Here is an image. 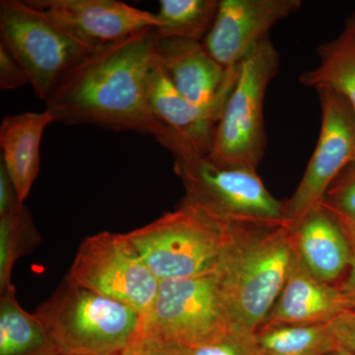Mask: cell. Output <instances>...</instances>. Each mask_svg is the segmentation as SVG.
I'll use <instances>...</instances> for the list:
<instances>
[{
    "label": "cell",
    "mask_w": 355,
    "mask_h": 355,
    "mask_svg": "<svg viewBox=\"0 0 355 355\" xmlns=\"http://www.w3.org/2000/svg\"><path fill=\"white\" fill-rule=\"evenodd\" d=\"M156 41V29L146 30L95 51L60 81L46 111L55 123L149 133L170 150L174 133L156 119L148 99Z\"/></svg>",
    "instance_id": "1"
},
{
    "label": "cell",
    "mask_w": 355,
    "mask_h": 355,
    "mask_svg": "<svg viewBox=\"0 0 355 355\" xmlns=\"http://www.w3.org/2000/svg\"><path fill=\"white\" fill-rule=\"evenodd\" d=\"M294 254L291 226H238L217 273L235 326L258 333L286 284Z\"/></svg>",
    "instance_id": "2"
},
{
    "label": "cell",
    "mask_w": 355,
    "mask_h": 355,
    "mask_svg": "<svg viewBox=\"0 0 355 355\" xmlns=\"http://www.w3.org/2000/svg\"><path fill=\"white\" fill-rule=\"evenodd\" d=\"M238 226L181 202L176 209L125 235L163 282L216 272Z\"/></svg>",
    "instance_id": "3"
},
{
    "label": "cell",
    "mask_w": 355,
    "mask_h": 355,
    "mask_svg": "<svg viewBox=\"0 0 355 355\" xmlns=\"http://www.w3.org/2000/svg\"><path fill=\"white\" fill-rule=\"evenodd\" d=\"M35 314L60 355H120L144 317L65 277Z\"/></svg>",
    "instance_id": "4"
},
{
    "label": "cell",
    "mask_w": 355,
    "mask_h": 355,
    "mask_svg": "<svg viewBox=\"0 0 355 355\" xmlns=\"http://www.w3.org/2000/svg\"><path fill=\"white\" fill-rule=\"evenodd\" d=\"M279 65V51L268 37L259 42L240 62L237 79L207 155L217 165L258 169L268 141L263 120L266 90Z\"/></svg>",
    "instance_id": "5"
},
{
    "label": "cell",
    "mask_w": 355,
    "mask_h": 355,
    "mask_svg": "<svg viewBox=\"0 0 355 355\" xmlns=\"http://www.w3.org/2000/svg\"><path fill=\"white\" fill-rule=\"evenodd\" d=\"M184 189L182 202L234 225L275 227L287 224L284 202L266 188L257 170L217 165L207 155L175 156Z\"/></svg>",
    "instance_id": "6"
},
{
    "label": "cell",
    "mask_w": 355,
    "mask_h": 355,
    "mask_svg": "<svg viewBox=\"0 0 355 355\" xmlns=\"http://www.w3.org/2000/svg\"><path fill=\"white\" fill-rule=\"evenodd\" d=\"M0 35L24 67L35 94L44 102L71 70L100 50L81 43L20 0L0 2Z\"/></svg>",
    "instance_id": "7"
},
{
    "label": "cell",
    "mask_w": 355,
    "mask_h": 355,
    "mask_svg": "<svg viewBox=\"0 0 355 355\" xmlns=\"http://www.w3.org/2000/svg\"><path fill=\"white\" fill-rule=\"evenodd\" d=\"M234 326L216 272L160 282L141 330L149 338L191 349Z\"/></svg>",
    "instance_id": "8"
},
{
    "label": "cell",
    "mask_w": 355,
    "mask_h": 355,
    "mask_svg": "<svg viewBox=\"0 0 355 355\" xmlns=\"http://www.w3.org/2000/svg\"><path fill=\"white\" fill-rule=\"evenodd\" d=\"M67 277L101 295L137 311L153 307L160 280L153 275L127 235L100 232L85 238Z\"/></svg>",
    "instance_id": "9"
},
{
    "label": "cell",
    "mask_w": 355,
    "mask_h": 355,
    "mask_svg": "<svg viewBox=\"0 0 355 355\" xmlns=\"http://www.w3.org/2000/svg\"><path fill=\"white\" fill-rule=\"evenodd\" d=\"M321 128L316 147L297 188L284 202V219L291 228L323 202L336 177L355 161V110L343 96L317 91Z\"/></svg>",
    "instance_id": "10"
},
{
    "label": "cell",
    "mask_w": 355,
    "mask_h": 355,
    "mask_svg": "<svg viewBox=\"0 0 355 355\" xmlns=\"http://www.w3.org/2000/svg\"><path fill=\"white\" fill-rule=\"evenodd\" d=\"M238 71L239 64L229 67L225 83L216 99L197 105L178 92L159 64L157 55L149 80V104L156 119L179 139L180 150L173 156L209 155Z\"/></svg>",
    "instance_id": "11"
},
{
    "label": "cell",
    "mask_w": 355,
    "mask_h": 355,
    "mask_svg": "<svg viewBox=\"0 0 355 355\" xmlns=\"http://www.w3.org/2000/svg\"><path fill=\"white\" fill-rule=\"evenodd\" d=\"M81 43L102 49L157 29L156 14L118 0H26Z\"/></svg>",
    "instance_id": "12"
},
{
    "label": "cell",
    "mask_w": 355,
    "mask_h": 355,
    "mask_svg": "<svg viewBox=\"0 0 355 355\" xmlns=\"http://www.w3.org/2000/svg\"><path fill=\"white\" fill-rule=\"evenodd\" d=\"M300 0H220L214 26L203 41L224 69L239 64L282 20L297 12Z\"/></svg>",
    "instance_id": "13"
},
{
    "label": "cell",
    "mask_w": 355,
    "mask_h": 355,
    "mask_svg": "<svg viewBox=\"0 0 355 355\" xmlns=\"http://www.w3.org/2000/svg\"><path fill=\"white\" fill-rule=\"evenodd\" d=\"M349 310L340 287L316 277L294 249L286 284L261 328L328 324Z\"/></svg>",
    "instance_id": "14"
},
{
    "label": "cell",
    "mask_w": 355,
    "mask_h": 355,
    "mask_svg": "<svg viewBox=\"0 0 355 355\" xmlns=\"http://www.w3.org/2000/svg\"><path fill=\"white\" fill-rule=\"evenodd\" d=\"M156 51L159 64L180 94L197 105L216 99L227 69L209 55L202 42L157 37Z\"/></svg>",
    "instance_id": "15"
},
{
    "label": "cell",
    "mask_w": 355,
    "mask_h": 355,
    "mask_svg": "<svg viewBox=\"0 0 355 355\" xmlns=\"http://www.w3.org/2000/svg\"><path fill=\"white\" fill-rule=\"evenodd\" d=\"M294 249L305 266L324 282L338 279L352 263L349 237L320 205L291 228Z\"/></svg>",
    "instance_id": "16"
},
{
    "label": "cell",
    "mask_w": 355,
    "mask_h": 355,
    "mask_svg": "<svg viewBox=\"0 0 355 355\" xmlns=\"http://www.w3.org/2000/svg\"><path fill=\"white\" fill-rule=\"evenodd\" d=\"M55 123L44 112L9 114L0 125L1 161L12 180L21 202L29 196L40 170V146L44 130Z\"/></svg>",
    "instance_id": "17"
},
{
    "label": "cell",
    "mask_w": 355,
    "mask_h": 355,
    "mask_svg": "<svg viewBox=\"0 0 355 355\" xmlns=\"http://www.w3.org/2000/svg\"><path fill=\"white\" fill-rule=\"evenodd\" d=\"M317 53L319 64L300 74V83L316 91L338 93L355 110V11L336 38L319 44Z\"/></svg>",
    "instance_id": "18"
},
{
    "label": "cell",
    "mask_w": 355,
    "mask_h": 355,
    "mask_svg": "<svg viewBox=\"0 0 355 355\" xmlns=\"http://www.w3.org/2000/svg\"><path fill=\"white\" fill-rule=\"evenodd\" d=\"M0 355H60L43 322L18 303L14 286L0 293Z\"/></svg>",
    "instance_id": "19"
},
{
    "label": "cell",
    "mask_w": 355,
    "mask_h": 355,
    "mask_svg": "<svg viewBox=\"0 0 355 355\" xmlns=\"http://www.w3.org/2000/svg\"><path fill=\"white\" fill-rule=\"evenodd\" d=\"M220 0H160L158 38L202 42L214 26Z\"/></svg>",
    "instance_id": "20"
},
{
    "label": "cell",
    "mask_w": 355,
    "mask_h": 355,
    "mask_svg": "<svg viewBox=\"0 0 355 355\" xmlns=\"http://www.w3.org/2000/svg\"><path fill=\"white\" fill-rule=\"evenodd\" d=\"M257 345L259 355H328L336 350L329 323L261 328Z\"/></svg>",
    "instance_id": "21"
},
{
    "label": "cell",
    "mask_w": 355,
    "mask_h": 355,
    "mask_svg": "<svg viewBox=\"0 0 355 355\" xmlns=\"http://www.w3.org/2000/svg\"><path fill=\"white\" fill-rule=\"evenodd\" d=\"M40 242L41 235L24 205L0 216V293L14 286L11 277L18 259L29 254Z\"/></svg>",
    "instance_id": "22"
},
{
    "label": "cell",
    "mask_w": 355,
    "mask_h": 355,
    "mask_svg": "<svg viewBox=\"0 0 355 355\" xmlns=\"http://www.w3.org/2000/svg\"><path fill=\"white\" fill-rule=\"evenodd\" d=\"M345 234L355 237V161L336 177L322 202Z\"/></svg>",
    "instance_id": "23"
},
{
    "label": "cell",
    "mask_w": 355,
    "mask_h": 355,
    "mask_svg": "<svg viewBox=\"0 0 355 355\" xmlns=\"http://www.w3.org/2000/svg\"><path fill=\"white\" fill-rule=\"evenodd\" d=\"M188 355H259L257 333L234 326L209 342L188 349Z\"/></svg>",
    "instance_id": "24"
},
{
    "label": "cell",
    "mask_w": 355,
    "mask_h": 355,
    "mask_svg": "<svg viewBox=\"0 0 355 355\" xmlns=\"http://www.w3.org/2000/svg\"><path fill=\"white\" fill-rule=\"evenodd\" d=\"M30 84L29 76L6 44L0 42V90L10 91Z\"/></svg>",
    "instance_id": "25"
},
{
    "label": "cell",
    "mask_w": 355,
    "mask_h": 355,
    "mask_svg": "<svg viewBox=\"0 0 355 355\" xmlns=\"http://www.w3.org/2000/svg\"><path fill=\"white\" fill-rule=\"evenodd\" d=\"M336 349L347 350L355 354V310H349L331 321Z\"/></svg>",
    "instance_id": "26"
},
{
    "label": "cell",
    "mask_w": 355,
    "mask_h": 355,
    "mask_svg": "<svg viewBox=\"0 0 355 355\" xmlns=\"http://www.w3.org/2000/svg\"><path fill=\"white\" fill-rule=\"evenodd\" d=\"M22 205L12 180L0 162V216L15 211Z\"/></svg>",
    "instance_id": "27"
},
{
    "label": "cell",
    "mask_w": 355,
    "mask_h": 355,
    "mask_svg": "<svg viewBox=\"0 0 355 355\" xmlns=\"http://www.w3.org/2000/svg\"><path fill=\"white\" fill-rule=\"evenodd\" d=\"M140 355H188V349L157 338H149L144 334Z\"/></svg>",
    "instance_id": "28"
},
{
    "label": "cell",
    "mask_w": 355,
    "mask_h": 355,
    "mask_svg": "<svg viewBox=\"0 0 355 355\" xmlns=\"http://www.w3.org/2000/svg\"><path fill=\"white\" fill-rule=\"evenodd\" d=\"M349 237L350 245H352V263L349 266V275L347 279L343 282L340 289L342 291L343 295L347 299V302L355 310V237L354 236L347 235Z\"/></svg>",
    "instance_id": "29"
},
{
    "label": "cell",
    "mask_w": 355,
    "mask_h": 355,
    "mask_svg": "<svg viewBox=\"0 0 355 355\" xmlns=\"http://www.w3.org/2000/svg\"><path fill=\"white\" fill-rule=\"evenodd\" d=\"M142 342H144V334H142L141 327L137 335L132 340V343L128 345L127 349L123 350L120 355H140L141 352Z\"/></svg>",
    "instance_id": "30"
},
{
    "label": "cell",
    "mask_w": 355,
    "mask_h": 355,
    "mask_svg": "<svg viewBox=\"0 0 355 355\" xmlns=\"http://www.w3.org/2000/svg\"><path fill=\"white\" fill-rule=\"evenodd\" d=\"M328 355H355V354H352V352H347V350L343 349H336L331 352V354Z\"/></svg>",
    "instance_id": "31"
}]
</instances>
